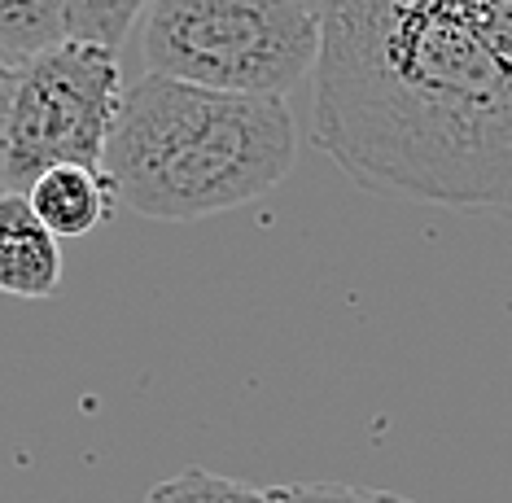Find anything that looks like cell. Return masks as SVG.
I'll return each instance as SVG.
<instances>
[{
	"instance_id": "1",
	"label": "cell",
	"mask_w": 512,
	"mask_h": 503,
	"mask_svg": "<svg viewBox=\"0 0 512 503\" xmlns=\"http://www.w3.org/2000/svg\"><path fill=\"white\" fill-rule=\"evenodd\" d=\"M311 140L377 193L512 210V70L456 0H320Z\"/></svg>"
},
{
	"instance_id": "2",
	"label": "cell",
	"mask_w": 512,
	"mask_h": 503,
	"mask_svg": "<svg viewBox=\"0 0 512 503\" xmlns=\"http://www.w3.org/2000/svg\"><path fill=\"white\" fill-rule=\"evenodd\" d=\"M294 158L298 132L285 101L141 75L123 88L101 171L127 210L193 224L259 202Z\"/></svg>"
},
{
	"instance_id": "3",
	"label": "cell",
	"mask_w": 512,
	"mask_h": 503,
	"mask_svg": "<svg viewBox=\"0 0 512 503\" xmlns=\"http://www.w3.org/2000/svg\"><path fill=\"white\" fill-rule=\"evenodd\" d=\"M145 75L285 101L320 57V0H149Z\"/></svg>"
},
{
	"instance_id": "4",
	"label": "cell",
	"mask_w": 512,
	"mask_h": 503,
	"mask_svg": "<svg viewBox=\"0 0 512 503\" xmlns=\"http://www.w3.org/2000/svg\"><path fill=\"white\" fill-rule=\"evenodd\" d=\"M119 57L62 40L14 62L0 84V189L27 193L53 167L101 171L119 119Z\"/></svg>"
},
{
	"instance_id": "5",
	"label": "cell",
	"mask_w": 512,
	"mask_h": 503,
	"mask_svg": "<svg viewBox=\"0 0 512 503\" xmlns=\"http://www.w3.org/2000/svg\"><path fill=\"white\" fill-rule=\"evenodd\" d=\"M62 285V245L36 219L27 193H0V294L40 302Z\"/></svg>"
},
{
	"instance_id": "6",
	"label": "cell",
	"mask_w": 512,
	"mask_h": 503,
	"mask_svg": "<svg viewBox=\"0 0 512 503\" xmlns=\"http://www.w3.org/2000/svg\"><path fill=\"white\" fill-rule=\"evenodd\" d=\"M27 202L36 210L40 224L62 241V237H88L92 228L106 224L110 206H114V189H110L106 171L53 167L27 189Z\"/></svg>"
},
{
	"instance_id": "7",
	"label": "cell",
	"mask_w": 512,
	"mask_h": 503,
	"mask_svg": "<svg viewBox=\"0 0 512 503\" xmlns=\"http://www.w3.org/2000/svg\"><path fill=\"white\" fill-rule=\"evenodd\" d=\"M66 40V0H0V62L14 66Z\"/></svg>"
},
{
	"instance_id": "8",
	"label": "cell",
	"mask_w": 512,
	"mask_h": 503,
	"mask_svg": "<svg viewBox=\"0 0 512 503\" xmlns=\"http://www.w3.org/2000/svg\"><path fill=\"white\" fill-rule=\"evenodd\" d=\"M149 0H66V40L119 53Z\"/></svg>"
},
{
	"instance_id": "9",
	"label": "cell",
	"mask_w": 512,
	"mask_h": 503,
	"mask_svg": "<svg viewBox=\"0 0 512 503\" xmlns=\"http://www.w3.org/2000/svg\"><path fill=\"white\" fill-rule=\"evenodd\" d=\"M145 503H276L272 490L237 482V477L211 473V469H184L167 482H158L145 495Z\"/></svg>"
},
{
	"instance_id": "10",
	"label": "cell",
	"mask_w": 512,
	"mask_h": 503,
	"mask_svg": "<svg viewBox=\"0 0 512 503\" xmlns=\"http://www.w3.org/2000/svg\"><path fill=\"white\" fill-rule=\"evenodd\" d=\"M276 503H412L394 490H372V486H346V482H289L272 486Z\"/></svg>"
},
{
	"instance_id": "11",
	"label": "cell",
	"mask_w": 512,
	"mask_h": 503,
	"mask_svg": "<svg viewBox=\"0 0 512 503\" xmlns=\"http://www.w3.org/2000/svg\"><path fill=\"white\" fill-rule=\"evenodd\" d=\"M491 53L512 70V0H456Z\"/></svg>"
},
{
	"instance_id": "12",
	"label": "cell",
	"mask_w": 512,
	"mask_h": 503,
	"mask_svg": "<svg viewBox=\"0 0 512 503\" xmlns=\"http://www.w3.org/2000/svg\"><path fill=\"white\" fill-rule=\"evenodd\" d=\"M5 70H9V66H5V62H0V84H5Z\"/></svg>"
}]
</instances>
